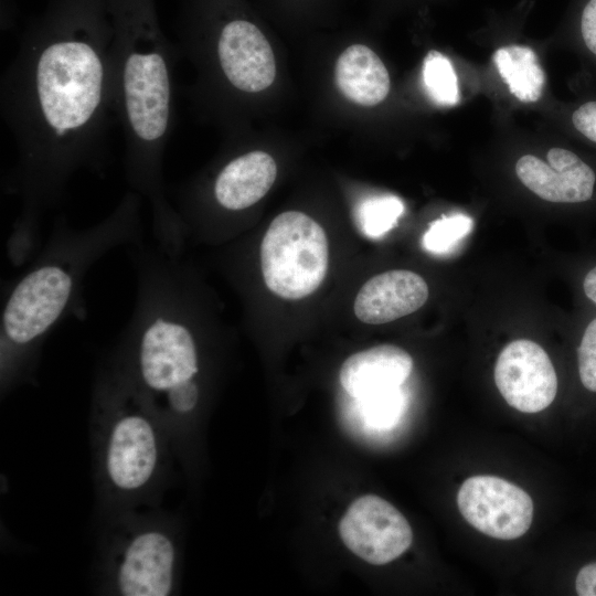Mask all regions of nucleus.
Returning a JSON list of instances; mask_svg holds the SVG:
<instances>
[{
	"label": "nucleus",
	"mask_w": 596,
	"mask_h": 596,
	"mask_svg": "<svg viewBox=\"0 0 596 596\" xmlns=\"http://www.w3.org/2000/svg\"><path fill=\"white\" fill-rule=\"evenodd\" d=\"M95 479L110 513L153 500L167 480L173 449L162 425L106 358L92 393Z\"/></svg>",
	"instance_id": "obj_5"
},
{
	"label": "nucleus",
	"mask_w": 596,
	"mask_h": 596,
	"mask_svg": "<svg viewBox=\"0 0 596 596\" xmlns=\"http://www.w3.org/2000/svg\"><path fill=\"white\" fill-rule=\"evenodd\" d=\"M496 385L513 408L538 413L552 404L557 376L545 350L538 343L519 339L508 343L494 366Z\"/></svg>",
	"instance_id": "obj_10"
},
{
	"label": "nucleus",
	"mask_w": 596,
	"mask_h": 596,
	"mask_svg": "<svg viewBox=\"0 0 596 596\" xmlns=\"http://www.w3.org/2000/svg\"><path fill=\"white\" fill-rule=\"evenodd\" d=\"M575 589L579 596H596V562L579 570L575 579Z\"/></svg>",
	"instance_id": "obj_24"
},
{
	"label": "nucleus",
	"mask_w": 596,
	"mask_h": 596,
	"mask_svg": "<svg viewBox=\"0 0 596 596\" xmlns=\"http://www.w3.org/2000/svg\"><path fill=\"white\" fill-rule=\"evenodd\" d=\"M585 295L596 304V266L593 267L585 276L583 281Z\"/></svg>",
	"instance_id": "obj_25"
},
{
	"label": "nucleus",
	"mask_w": 596,
	"mask_h": 596,
	"mask_svg": "<svg viewBox=\"0 0 596 596\" xmlns=\"http://www.w3.org/2000/svg\"><path fill=\"white\" fill-rule=\"evenodd\" d=\"M277 166L270 155L252 150L228 159L216 171L209 192L217 209L226 213L245 211L272 188Z\"/></svg>",
	"instance_id": "obj_13"
},
{
	"label": "nucleus",
	"mask_w": 596,
	"mask_h": 596,
	"mask_svg": "<svg viewBox=\"0 0 596 596\" xmlns=\"http://www.w3.org/2000/svg\"><path fill=\"white\" fill-rule=\"evenodd\" d=\"M413 370L412 356L402 348L381 344L349 356L340 370V382L353 398L369 392L401 386Z\"/></svg>",
	"instance_id": "obj_14"
},
{
	"label": "nucleus",
	"mask_w": 596,
	"mask_h": 596,
	"mask_svg": "<svg viewBox=\"0 0 596 596\" xmlns=\"http://www.w3.org/2000/svg\"><path fill=\"white\" fill-rule=\"evenodd\" d=\"M547 163L525 155L515 164L520 181L541 199L555 203H584L594 195L596 173L574 151L554 147Z\"/></svg>",
	"instance_id": "obj_11"
},
{
	"label": "nucleus",
	"mask_w": 596,
	"mask_h": 596,
	"mask_svg": "<svg viewBox=\"0 0 596 596\" xmlns=\"http://www.w3.org/2000/svg\"><path fill=\"white\" fill-rule=\"evenodd\" d=\"M113 35L114 109L124 136V172L130 190L149 202L151 227L178 216L164 183V156L174 121L173 44L155 0H108Z\"/></svg>",
	"instance_id": "obj_4"
},
{
	"label": "nucleus",
	"mask_w": 596,
	"mask_h": 596,
	"mask_svg": "<svg viewBox=\"0 0 596 596\" xmlns=\"http://www.w3.org/2000/svg\"><path fill=\"white\" fill-rule=\"evenodd\" d=\"M571 121L582 137L596 143V100L585 102L575 108Z\"/></svg>",
	"instance_id": "obj_22"
},
{
	"label": "nucleus",
	"mask_w": 596,
	"mask_h": 596,
	"mask_svg": "<svg viewBox=\"0 0 596 596\" xmlns=\"http://www.w3.org/2000/svg\"><path fill=\"white\" fill-rule=\"evenodd\" d=\"M578 372L582 384L596 392V318L586 327L577 349Z\"/></svg>",
	"instance_id": "obj_21"
},
{
	"label": "nucleus",
	"mask_w": 596,
	"mask_h": 596,
	"mask_svg": "<svg viewBox=\"0 0 596 596\" xmlns=\"http://www.w3.org/2000/svg\"><path fill=\"white\" fill-rule=\"evenodd\" d=\"M423 83L430 99L439 106L451 107L459 103L458 79L450 60L430 50L423 62Z\"/></svg>",
	"instance_id": "obj_18"
},
{
	"label": "nucleus",
	"mask_w": 596,
	"mask_h": 596,
	"mask_svg": "<svg viewBox=\"0 0 596 596\" xmlns=\"http://www.w3.org/2000/svg\"><path fill=\"white\" fill-rule=\"evenodd\" d=\"M579 30L585 49L596 57V0H588L584 6Z\"/></svg>",
	"instance_id": "obj_23"
},
{
	"label": "nucleus",
	"mask_w": 596,
	"mask_h": 596,
	"mask_svg": "<svg viewBox=\"0 0 596 596\" xmlns=\"http://www.w3.org/2000/svg\"><path fill=\"white\" fill-rule=\"evenodd\" d=\"M428 294V286L418 274L405 269L384 272L360 288L354 313L364 323H387L418 310Z\"/></svg>",
	"instance_id": "obj_12"
},
{
	"label": "nucleus",
	"mask_w": 596,
	"mask_h": 596,
	"mask_svg": "<svg viewBox=\"0 0 596 596\" xmlns=\"http://www.w3.org/2000/svg\"><path fill=\"white\" fill-rule=\"evenodd\" d=\"M336 82L341 93L355 104L375 106L390 92L389 72L368 46L353 44L336 63Z\"/></svg>",
	"instance_id": "obj_15"
},
{
	"label": "nucleus",
	"mask_w": 596,
	"mask_h": 596,
	"mask_svg": "<svg viewBox=\"0 0 596 596\" xmlns=\"http://www.w3.org/2000/svg\"><path fill=\"white\" fill-rule=\"evenodd\" d=\"M127 253L135 274L134 308L107 359L174 446L202 400L194 279L180 255L156 244L130 246Z\"/></svg>",
	"instance_id": "obj_2"
},
{
	"label": "nucleus",
	"mask_w": 596,
	"mask_h": 596,
	"mask_svg": "<svg viewBox=\"0 0 596 596\" xmlns=\"http://www.w3.org/2000/svg\"><path fill=\"white\" fill-rule=\"evenodd\" d=\"M363 422L373 429H389L403 415L406 396L401 386L379 389L354 398Z\"/></svg>",
	"instance_id": "obj_17"
},
{
	"label": "nucleus",
	"mask_w": 596,
	"mask_h": 596,
	"mask_svg": "<svg viewBox=\"0 0 596 596\" xmlns=\"http://www.w3.org/2000/svg\"><path fill=\"white\" fill-rule=\"evenodd\" d=\"M345 546L365 562L383 565L401 556L413 542L406 518L374 494L355 499L339 523Z\"/></svg>",
	"instance_id": "obj_9"
},
{
	"label": "nucleus",
	"mask_w": 596,
	"mask_h": 596,
	"mask_svg": "<svg viewBox=\"0 0 596 596\" xmlns=\"http://www.w3.org/2000/svg\"><path fill=\"white\" fill-rule=\"evenodd\" d=\"M493 62L513 96L523 103L540 99L545 73L531 47L515 44L500 47L493 54Z\"/></svg>",
	"instance_id": "obj_16"
},
{
	"label": "nucleus",
	"mask_w": 596,
	"mask_h": 596,
	"mask_svg": "<svg viewBox=\"0 0 596 596\" xmlns=\"http://www.w3.org/2000/svg\"><path fill=\"white\" fill-rule=\"evenodd\" d=\"M115 517L102 546L104 590L120 596L172 595L179 565L172 521L131 510Z\"/></svg>",
	"instance_id": "obj_6"
},
{
	"label": "nucleus",
	"mask_w": 596,
	"mask_h": 596,
	"mask_svg": "<svg viewBox=\"0 0 596 596\" xmlns=\"http://www.w3.org/2000/svg\"><path fill=\"white\" fill-rule=\"evenodd\" d=\"M464 519L479 532L498 540L522 536L533 520V501L519 486L488 475L467 478L457 493Z\"/></svg>",
	"instance_id": "obj_8"
},
{
	"label": "nucleus",
	"mask_w": 596,
	"mask_h": 596,
	"mask_svg": "<svg viewBox=\"0 0 596 596\" xmlns=\"http://www.w3.org/2000/svg\"><path fill=\"white\" fill-rule=\"evenodd\" d=\"M259 258L270 291L284 299L305 298L320 287L328 270L326 232L302 212H284L265 232Z\"/></svg>",
	"instance_id": "obj_7"
},
{
	"label": "nucleus",
	"mask_w": 596,
	"mask_h": 596,
	"mask_svg": "<svg viewBox=\"0 0 596 596\" xmlns=\"http://www.w3.org/2000/svg\"><path fill=\"white\" fill-rule=\"evenodd\" d=\"M470 216L456 213L432 222L422 238L423 247L434 254L451 252L472 230Z\"/></svg>",
	"instance_id": "obj_20"
},
{
	"label": "nucleus",
	"mask_w": 596,
	"mask_h": 596,
	"mask_svg": "<svg viewBox=\"0 0 596 596\" xmlns=\"http://www.w3.org/2000/svg\"><path fill=\"white\" fill-rule=\"evenodd\" d=\"M404 212L402 200L392 194L375 195L362 201L355 211L358 226L369 237L391 231Z\"/></svg>",
	"instance_id": "obj_19"
},
{
	"label": "nucleus",
	"mask_w": 596,
	"mask_h": 596,
	"mask_svg": "<svg viewBox=\"0 0 596 596\" xmlns=\"http://www.w3.org/2000/svg\"><path fill=\"white\" fill-rule=\"evenodd\" d=\"M108 0H54L25 32L0 85L3 119L17 150L3 178L20 212L6 243L15 267L43 243L45 214L81 171L103 175L117 123Z\"/></svg>",
	"instance_id": "obj_1"
},
{
	"label": "nucleus",
	"mask_w": 596,
	"mask_h": 596,
	"mask_svg": "<svg viewBox=\"0 0 596 596\" xmlns=\"http://www.w3.org/2000/svg\"><path fill=\"white\" fill-rule=\"evenodd\" d=\"M142 201L129 189L105 217L86 227H74L65 215L55 219L26 269L3 290L2 394L35 376L42 348L58 324L86 319L84 283L91 268L118 247L143 243Z\"/></svg>",
	"instance_id": "obj_3"
}]
</instances>
